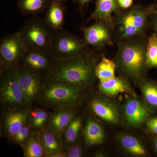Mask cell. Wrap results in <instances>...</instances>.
I'll list each match as a JSON object with an SVG mask.
<instances>
[{"mask_svg": "<svg viewBox=\"0 0 157 157\" xmlns=\"http://www.w3.org/2000/svg\"><path fill=\"white\" fill-rule=\"evenodd\" d=\"M155 2L150 6L135 4L127 9H122L113 15V34L117 44L140 36H147L151 29L149 17L157 12Z\"/></svg>", "mask_w": 157, "mask_h": 157, "instance_id": "cell-3", "label": "cell"}, {"mask_svg": "<svg viewBox=\"0 0 157 157\" xmlns=\"http://www.w3.org/2000/svg\"><path fill=\"white\" fill-rule=\"evenodd\" d=\"M82 124V117L76 115L67 128L59 133L64 151L78 143Z\"/></svg>", "mask_w": 157, "mask_h": 157, "instance_id": "cell-20", "label": "cell"}, {"mask_svg": "<svg viewBox=\"0 0 157 157\" xmlns=\"http://www.w3.org/2000/svg\"><path fill=\"white\" fill-rule=\"evenodd\" d=\"M83 88L54 78H45L36 101L48 108L77 107L80 103Z\"/></svg>", "mask_w": 157, "mask_h": 157, "instance_id": "cell-4", "label": "cell"}, {"mask_svg": "<svg viewBox=\"0 0 157 157\" xmlns=\"http://www.w3.org/2000/svg\"><path fill=\"white\" fill-rule=\"evenodd\" d=\"M65 151V157H80L83 155V149L78 143Z\"/></svg>", "mask_w": 157, "mask_h": 157, "instance_id": "cell-30", "label": "cell"}, {"mask_svg": "<svg viewBox=\"0 0 157 157\" xmlns=\"http://www.w3.org/2000/svg\"><path fill=\"white\" fill-rule=\"evenodd\" d=\"M153 146L155 151L157 153V138H155L153 140Z\"/></svg>", "mask_w": 157, "mask_h": 157, "instance_id": "cell-36", "label": "cell"}, {"mask_svg": "<svg viewBox=\"0 0 157 157\" xmlns=\"http://www.w3.org/2000/svg\"><path fill=\"white\" fill-rule=\"evenodd\" d=\"M52 113L39 107L29 108L28 123L32 132H39L47 130Z\"/></svg>", "mask_w": 157, "mask_h": 157, "instance_id": "cell-24", "label": "cell"}, {"mask_svg": "<svg viewBox=\"0 0 157 157\" xmlns=\"http://www.w3.org/2000/svg\"><path fill=\"white\" fill-rule=\"evenodd\" d=\"M90 110L95 115L109 123L118 124L122 119V111L115 101L101 94H94L88 104Z\"/></svg>", "mask_w": 157, "mask_h": 157, "instance_id": "cell-9", "label": "cell"}, {"mask_svg": "<svg viewBox=\"0 0 157 157\" xmlns=\"http://www.w3.org/2000/svg\"><path fill=\"white\" fill-rule=\"evenodd\" d=\"M76 107L67 106L55 109L52 113L47 130L59 133L76 116Z\"/></svg>", "mask_w": 157, "mask_h": 157, "instance_id": "cell-18", "label": "cell"}, {"mask_svg": "<svg viewBox=\"0 0 157 157\" xmlns=\"http://www.w3.org/2000/svg\"><path fill=\"white\" fill-rule=\"evenodd\" d=\"M23 153L25 157H45V152L39 137V132H32L22 145Z\"/></svg>", "mask_w": 157, "mask_h": 157, "instance_id": "cell-26", "label": "cell"}, {"mask_svg": "<svg viewBox=\"0 0 157 157\" xmlns=\"http://www.w3.org/2000/svg\"><path fill=\"white\" fill-rule=\"evenodd\" d=\"M155 4L156 7L157 9V0H156V2H155Z\"/></svg>", "mask_w": 157, "mask_h": 157, "instance_id": "cell-37", "label": "cell"}, {"mask_svg": "<svg viewBox=\"0 0 157 157\" xmlns=\"http://www.w3.org/2000/svg\"><path fill=\"white\" fill-rule=\"evenodd\" d=\"M0 100L4 109L30 107L19 87L16 69L1 70Z\"/></svg>", "mask_w": 157, "mask_h": 157, "instance_id": "cell-7", "label": "cell"}, {"mask_svg": "<svg viewBox=\"0 0 157 157\" xmlns=\"http://www.w3.org/2000/svg\"><path fill=\"white\" fill-rule=\"evenodd\" d=\"M18 31L27 50H39L49 54L53 31L43 18L32 16Z\"/></svg>", "mask_w": 157, "mask_h": 157, "instance_id": "cell-5", "label": "cell"}, {"mask_svg": "<svg viewBox=\"0 0 157 157\" xmlns=\"http://www.w3.org/2000/svg\"><path fill=\"white\" fill-rule=\"evenodd\" d=\"M118 141L121 148L129 154L137 157L145 156L147 154L143 144L137 137L129 134H121Z\"/></svg>", "mask_w": 157, "mask_h": 157, "instance_id": "cell-23", "label": "cell"}, {"mask_svg": "<svg viewBox=\"0 0 157 157\" xmlns=\"http://www.w3.org/2000/svg\"><path fill=\"white\" fill-rule=\"evenodd\" d=\"M137 83L144 103L152 111H157V82L145 77Z\"/></svg>", "mask_w": 157, "mask_h": 157, "instance_id": "cell-22", "label": "cell"}, {"mask_svg": "<svg viewBox=\"0 0 157 157\" xmlns=\"http://www.w3.org/2000/svg\"><path fill=\"white\" fill-rule=\"evenodd\" d=\"M83 39L89 46L97 51L103 50L114 43L113 28L107 23L96 21L88 27H82Z\"/></svg>", "mask_w": 157, "mask_h": 157, "instance_id": "cell-10", "label": "cell"}, {"mask_svg": "<svg viewBox=\"0 0 157 157\" xmlns=\"http://www.w3.org/2000/svg\"><path fill=\"white\" fill-rule=\"evenodd\" d=\"M64 1L65 2H67V0H64Z\"/></svg>", "mask_w": 157, "mask_h": 157, "instance_id": "cell-38", "label": "cell"}, {"mask_svg": "<svg viewBox=\"0 0 157 157\" xmlns=\"http://www.w3.org/2000/svg\"><path fill=\"white\" fill-rule=\"evenodd\" d=\"M26 51L18 31L3 37L0 42L1 70L16 69L21 64Z\"/></svg>", "mask_w": 157, "mask_h": 157, "instance_id": "cell-8", "label": "cell"}, {"mask_svg": "<svg viewBox=\"0 0 157 157\" xmlns=\"http://www.w3.org/2000/svg\"><path fill=\"white\" fill-rule=\"evenodd\" d=\"M117 0H95V7L87 21H104L113 29V15L122 10Z\"/></svg>", "mask_w": 157, "mask_h": 157, "instance_id": "cell-15", "label": "cell"}, {"mask_svg": "<svg viewBox=\"0 0 157 157\" xmlns=\"http://www.w3.org/2000/svg\"><path fill=\"white\" fill-rule=\"evenodd\" d=\"M32 132L31 127L27 123L17 133L9 138L14 143L21 145L29 139Z\"/></svg>", "mask_w": 157, "mask_h": 157, "instance_id": "cell-29", "label": "cell"}, {"mask_svg": "<svg viewBox=\"0 0 157 157\" xmlns=\"http://www.w3.org/2000/svg\"><path fill=\"white\" fill-rule=\"evenodd\" d=\"M93 1L94 0H73V2L74 4L78 5L79 11L82 13L84 9Z\"/></svg>", "mask_w": 157, "mask_h": 157, "instance_id": "cell-32", "label": "cell"}, {"mask_svg": "<svg viewBox=\"0 0 157 157\" xmlns=\"http://www.w3.org/2000/svg\"><path fill=\"white\" fill-rule=\"evenodd\" d=\"M98 87L101 94L109 97L123 93L137 96L128 78L122 76H115L109 80L100 82Z\"/></svg>", "mask_w": 157, "mask_h": 157, "instance_id": "cell-17", "label": "cell"}, {"mask_svg": "<svg viewBox=\"0 0 157 157\" xmlns=\"http://www.w3.org/2000/svg\"><path fill=\"white\" fill-rule=\"evenodd\" d=\"M146 122L149 132L157 137V116L149 118Z\"/></svg>", "mask_w": 157, "mask_h": 157, "instance_id": "cell-31", "label": "cell"}, {"mask_svg": "<svg viewBox=\"0 0 157 157\" xmlns=\"http://www.w3.org/2000/svg\"><path fill=\"white\" fill-rule=\"evenodd\" d=\"M52 60L49 54L39 50H27L20 65L45 76L50 71Z\"/></svg>", "mask_w": 157, "mask_h": 157, "instance_id": "cell-14", "label": "cell"}, {"mask_svg": "<svg viewBox=\"0 0 157 157\" xmlns=\"http://www.w3.org/2000/svg\"><path fill=\"white\" fill-rule=\"evenodd\" d=\"M50 0H17V7L23 16H33L45 11Z\"/></svg>", "mask_w": 157, "mask_h": 157, "instance_id": "cell-25", "label": "cell"}, {"mask_svg": "<svg viewBox=\"0 0 157 157\" xmlns=\"http://www.w3.org/2000/svg\"><path fill=\"white\" fill-rule=\"evenodd\" d=\"M90 48L83 39L63 29L53 31L49 54L53 59L70 58Z\"/></svg>", "mask_w": 157, "mask_h": 157, "instance_id": "cell-6", "label": "cell"}, {"mask_svg": "<svg viewBox=\"0 0 157 157\" xmlns=\"http://www.w3.org/2000/svg\"><path fill=\"white\" fill-rule=\"evenodd\" d=\"M146 58L149 69L157 68V35L155 32L148 37Z\"/></svg>", "mask_w": 157, "mask_h": 157, "instance_id": "cell-28", "label": "cell"}, {"mask_svg": "<svg viewBox=\"0 0 157 157\" xmlns=\"http://www.w3.org/2000/svg\"><path fill=\"white\" fill-rule=\"evenodd\" d=\"M45 157H65V151L63 152L54 153L45 155Z\"/></svg>", "mask_w": 157, "mask_h": 157, "instance_id": "cell-35", "label": "cell"}, {"mask_svg": "<svg viewBox=\"0 0 157 157\" xmlns=\"http://www.w3.org/2000/svg\"><path fill=\"white\" fill-rule=\"evenodd\" d=\"M39 137L45 155L64 152L59 134L58 132L43 130L39 132Z\"/></svg>", "mask_w": 157, "mask_h": 157, "instance_id": "cell-21", "label": "cell"}, {"mask_svg": "<svg viewBox=\"0 0 157 157\" xmlns=\"http://www.w3.org/2000/svg\"><path fill=\"white\" fill-rule=\"evenodd\" d=\"M29 108L4 109L5 111L1 124V135L5 137H11L27 124Z\"/></svg>", "mask_w": 157, "mask_h": 157, "instance_id": "cell-13", "label": "cell"}, {"mask_svg": "<svg viewBox=\"0 0 157 157\" xmlns=\"http://www.w3.org/2000/svg\"><path fill=\"white\" fill-rule=\"evenodd\" d=\"M147 36H137L118 43L113 61L122 76L136 83L146 77Z\"/></svg>", "mask_w": 157, "mask_h": 157, "instance_id": "cell-2", "label": "cell"}, {"mask_svg": "<svg viewBox=\"0 0 157 157\" xmlns=\"http://www.w3.org/2000/svg\"><path fill=\"white\" fill-rule=\"evenodd\" d=\"M67 11L64 0H50L43 18L53 31L63 29Z\"/></svg>", "mask_w": 157, "mask_h": 157, "instance_id": "cell-16", "label": "cell"}, {"mask_svg": "<svg viewBox=\"0 0 157 157\" xmlns=\"http://www.w3.org/2000/svg\"><path fill=\"white\" fill-rule=\"evenodd\" d=\"M83 137L88 146L102 144L105 140V132L102 124L92 117L86 118L83 129Z\"/></svg>", "mask_w": 157, "mask_h": 157, "instance_id": "cell-19", "label": "cell"}, {"mask_svg": "<svg viewBox=\"0 0 157 157\" xmlns=\"http://www.w3.org/2000/svg\"><path fill=\"white\" fill-rule=\"evenodd\" d=\"M16 73L19 87L30 105L39 97L45 76L22 65L16 68Z\"/></svg>", "mask_w": 157, "mask_h": 157, "instance_id": "cell-11", "label": "cell"}, {"mask_svg": "<svg viewBox=\"0 0 157 157\" xmlns=\"http://www.w3.org/2000/svg\"><path fill=\"white\" fill-rule=\"evenodd\" d=\"M102 54L91 48L76 56L67 59H53L45 78H54L86 88L91 86L97 78L96 66Z\"/></svg>", "mask_w": 157, "mask_h": 157, "instance_id": "cell-1", "label": "cell"}, {"mask_svg": "<svg viewBox=\"0 0 157 157\" xmlns=\"http://www.w3.org/2000/svg\"><path fill=\"white\" fill-rule=\"evenodd\" d=\"M116 70V66L114 61L102 54L101 60L96 66V76L100 82L109 80L115 77Z\"/></svg>", "mask_w": 157, "mask_h": 157, "instance_id": "cell-27", "label": "cell"}, {"mask_svg": "<svg viewBox=\"0 0 157 157\" xmlns=\"http://www.w3.org/2000/svg\"><path fill=\"white\" fill-rule=\"evenodd\" d=\"M118 4L121 9H127L133 5V0H117Z\"/></svg>", "mask_w": 157, "mask_h": 157, "instance_id": "cell-34", "label": "cell"}, {"mask_svg": "<svg viewBox=\"0 0 157 157\" xmlns=\"http://www.w3.org/2000/svg\"><path fill=\"white\" fill-rule=\"evenodd\" d=\"M153 111L137 96L128 95L125 99L122 107L124 120L129 126L136 128L141 126L151 116Z\"/></svg>", "mask_w": 157, "mask_h": 157, "instance_id": "cell-12", "label": "cell"}, {"mask_svg": "<svg viewBox=\"0 0 157 157\" xmlns=\"http://www.w3.org/2000/svg\"><path fill=\"white\" fill-rule=\"evenodd\" d=\"M149 21L151 29L153 30L157 35V11L150 15Z\"/></svg>", "mask_w": 157, "mask_h": 157, "instance_id": "cell-33", "label": "cell"}]
</instances>
